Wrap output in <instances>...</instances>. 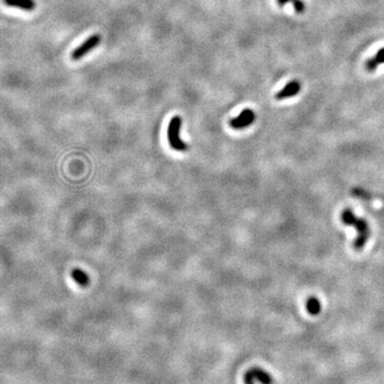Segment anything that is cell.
Wrapping results in <instances>:
<instances>
[{
  "instance_id": "obj_1",
  "label": "cell",
  "mask_w": 384,
  "mask_h": 384,
  "mask_svg": "<svg viewBox=\"0 0 384 384\" xmlns=\"http://www.w3.org/2000/svg\"><path fill=\"white\" fill-rule=\"evenodd\" d=\"M341 221H343L345 225H351L355 227L358 235L354 241V249L361 250L366 245L369 235H371V230H369L367 221L355 216L351 209H345L341 212Z\"/></svg>"
},
{
  "instance_id": "obj_2",
  "label": "cell",
  "mask_w": 384,
  "mask_h": 384,
  "mask_svg": "<svg viewBox=\"0 0 384 384\" xmlns=\"http://www.w3.org/2000/svg\"><path fill=\"white\" fill-rule=\"evenodd\" d=\"M181 118L176 116L172 118L168 127V141L170 147L175 151L184 152L188 149L187 144L180 139V128H181Z\"/></svg>"
},
{
  "instance_id": "obj_3",
  "label": "cell",
  "mask_w": 384,
  "mask_h": 384,
  "mask_svg": "<svg viewBox=\"0 0 384 384\" xmlns=\"http://www.w3.org/2000/svg\"><path fill=\"white\" fill-rule=\"evenodd\" d=\"M101 41H102V38L98 33L91 35L88 40H85L79 47H77L72 52V59L74 60L81 59L82 57L88 54L92 49L97 47L99 45V43H101Z\"/></svg>"
},
{
  "instance_id": "obj_4",
  "label": "cell",
  "mask_w": 384,
  "mask_h": 384,
  "mask_svg": "<svg viewBox=\"0 0 384 384\" xmlns=\"http://www.w3.org/2000/svg\"><path fill=\"white\" fill-rule=\"evenodd\" d=\"M255 113L252 109H244L240 115L231 120L230 125L234 130H244L246 127L251 126L255 121Z\"/></svg>"
},
{
  "instance_id": "obj_5",
  "label": "cell",
  "mask_w": 384,
  "mask_h": 384,
  "mask_svg": "<svg viewBox=\"0 0 384 384\" xmlns=\"http://www.w3.org/2000/svg\"><path fill=\"white\" fill-rule=\"evenodd\" d=\"M300 91H301V82L298 80H292L288 82L285 87L276 94V98L278 99V101H282V99H286V98L296 96Z\"/></svg>"
},
{
  "instance_id": "obj_6",
  "label": "cell",
  "mask_w": 384,
  "mask_h": 384,
  "mask_svg": "<svg viewBox=\"0 0 384 384\" xmlns=\"http://www.w3.org/2000/svg\"><path fill=\"white\" fill-rule=\"evenodd\" d=\"M4 3L8 7L12 8H19L24 11H33L35 8V2L34 0H4Z\"/></svg>"
},
{
  "instance_id": "obj_7",
  "label": "cell",
  "mask_w": 384,
  "mask_h": 384,
  "mask_svg": "<svg viewBox=\"0 0 384 384\" xmlns=\"http://www.w3.org/2000/svg\"><path fill=\"white\" fill-rule=\"evenodd\" d=\"M383 63H384V47L379 49V51L374 57H372V58H369L366 61L365 68L367 72H374V70H376L380 64H383Z\"/></svg>"
},
{
  "instance_id": "obj_8",
  "label": "cell",
  "mask_w": 384,
  "mask_h": 384,
  "mask_svg": "<svg viewBox=\"0 0 384 384\" xmlns=\"http://www.w3.org/2000/svg\"><path fill=\"white\" fill-rule=\"evenodd\" d=\"M250 371L256 381L261 382L262 384H272L273 382L272 377L270 376L269 373L264 371V369L260 367H253L252 369H250Z\"/></svg>"
},
{
  "instance_id": "obj_9",
  "label": "cell",
  "mask_w": 384,
  "mask_h": 384,
  "mask_svg": "<svg viewBox=\"0 0 384 384\" xmlns=\"http://www.w3.org/2000/svg\"><path fill=\"white\" fill-rule=\"evenodd\" d=\"M73 280L78 284V285L84 287L89 284V277L81 269H74L72 271Z\"/></svg>"
},
{
  "instance_id": "obj_10",
  "label": "cell",
  "mask_w": 384,
  "mask_h": 384,
  "mask_svg": "<svg viewBox=\"0 0 384 384\" xmlns=\"http://www.w3.org/2000/svg\"><path fill=\"white\" fill-rule=\"evenodd\" d=\"M306 309L310 315H318L321 310V304L318 299L315 297L308 298V300L306 301Z\"/></svg>"
},
{
  "instance_id": "obj_11",
  "label": "cell",
  "mask_w": 384,
  "mask_h": 384,
  "mask_svg": "<svg viewBox=\"0 0 384 384\" xmlns=\"http://www.w3.org/2000/svg\"><path fill=\"white\" fill-rule=\"evenodd\" d=\"M291 3L294 5V8L295 10L298 12V13H303L304 10H305V5L304 3L302 2V0H291Z\"/></svg>"
},
{
  "instance_id": "obj_12",
  "label": "cell",
  "mask_w": 384,
  "mask_h": 384,
  "mask_svg": "<svg viewBox=\"0 0 384 384\" xmlns=\"http://www.w3.org/2000/svg\"><path fill=\"white\" fill-rule=\"evenodd\" d=\"M244 381H245V384H254V378L252 376V373L250 371H248L245 376H244Z\"/></svg>"
},
{
  "instance_id": "obj_13",
  "label": "cell",
  "mask_w": 384,
  "mask_h": 384,
  "mask_svg": "<svg viewBox=\"0 0 384 384\" xmlns=\"http://www.w3.org/2000/svg\"><path fill=\"white\" fill-rule=\"evenodd\" d=\"M288 3H291V0H278V4H279L280 7L285 6V5L288 4Z\"/></svg>"
}]
</instances>
